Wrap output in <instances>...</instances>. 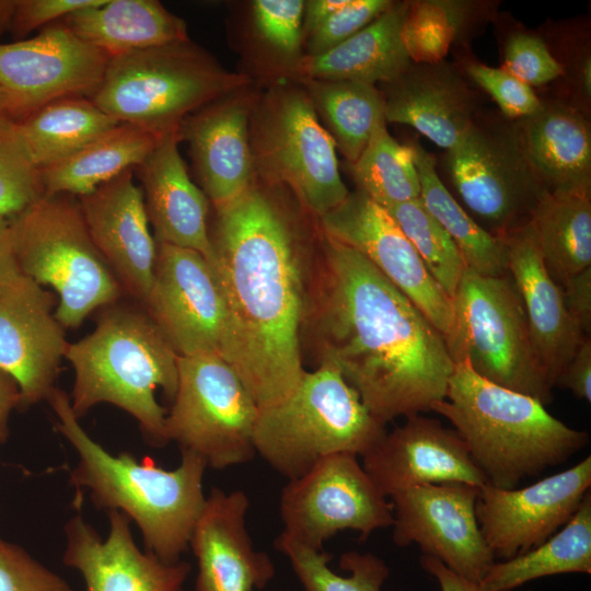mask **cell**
<instances>
[{"instance_id":"8d00e7d4","label":"cell","mask_w":591,"mask_h":591,"mask_svg":"<svg viewBox=\"0 0 591 591\" xmlns=\"http://www.w3.org/2000/svg\"><path fill=\"white\" fill-rule=\"evenodd\" d=\"M351 173L357 190L385 209L419 198L420 183L413 148L397 142L386 124L375 129L351 164Z\"/></svg>"},{"instance_id":"f5cc1de1","label":"cell","mask_w":591,"mask_h":591,"mask_svg":"<svg viewBox=\"0 0 591 591\" xmlns=\"http://www.w3.org/2000/svg\"><path fill=\"white\" fill-rule=\"evenodd\" d=\"M348 0H310L304 4L303 33L310 34Z\"/></svg>"},{"instance_id":"ac0fdd59","label":"cell","mask_w":591,"mask_h":591,"mask_svg":"<svg viewBox=\"0 0 591 591\" xmlns=\"http://www.w3.org/2000/svg\"><path fill=\"white\" fill-rule=\"evenodd\" d=\"M590 487V455L523 488L480 486L476 518L495 558L510 559L548 540L572 518Z\"/></svg>"},{"instance_id":"b9f144b4","label":"cell","mask_w":591,"mask_h":591,"mask_svg":"<svg viewBox=\"0 0 591 591\" xmlns=\"http://www.w3.org/2000/svg\"><path fill=\"white\" fill-rule=\"evenodd\" d=\"M466 70L471 79L491 96L507 118L519 120L530 117L541 112L545 105L531 86L502 67L472 62Z\"/></svg>"},{"instance_id":"7c38bea8","label":"cell","mask_w":591,"mask_h":591,"mask_svg":"<svg viewBox=\"0 0 591 591\" xmlns=\"http://www.w3.org/2000/svg\"><path fill=\"white\" fill-rule=\"evenodd\" d=\"M451 182L482 227L500 237L526 224L543 195L513 124L474 119L447 150Z\"/></svg>"},{"instance_id":"f546056e","label":"cell","mask_w":591,"mask_h":591,"mask_svg":"<svg viewBox=\"0 0 591 591\" xmlns=\"http://www.w3.org/2000/svg\"><path fill=\"white\" fill-rule=\"evenodd\" d=\"M62 21L109 58L189 39L186 23L157 0H104Z\"/></svg>"},{"instance_id":"db71d44e","label":"cell","mask_w":591,"mask_h":591,"mask_svg":"<svg viewBox=\"0 0 591 591\" xmlns=\"http://www.w3.org/2000/svg\"><path fill=\"white\" fill-rule=\"evenodd\" d=\"M16 0H0V36L11 30Z\"/></svg>"},{"instance_id":"816d5d0a","label":"cell","mask_w":591,"mask_h":591,"mask_svg":"<svg viewBox=\"0 0 591 591\" xmlns=\"http://www.w3.org/2000/svg\"><path fill=\"white\" fill-rule=\"evenodd\" d=\"M21 395L15 381L5 372L0 370V443H3L9 436V418L11 412L20 407Z\"/></svg>"},{"instance_id":"60d3db41","label":"cell","mask_w":591,"mask_h":591,"mask_svg":"<svg viewBox=\"0 0 591 591\" xmlns=\"http://www.w3.org/2000/svg\"><path fill=\"white\" fill-rule=\"evenodd\" d=\"M304 4L302 0H256L252 4L259 37L276 53L291 59L290 67L301 58Z\"/></svg>"},{"instance_id":"cb8c5ba5","label":"cell","mask_w":591,"mask_h":591,"mask_svg":"<svg viewBox=\"0 0 591 591\" xmlns=\"http://www.w3.org/2000/svg\"><path fill=\"white\" fill-rule=\"evenodd\" d=\"M250 507L243 490H210L189 546L197 559L196 591H254L275 576L265 552L254 548L246 529Z\"/></svg>"},{"instance_id":"d6986e66","label":"cell","mask_w":591,"mask_h":591,"mask_svg":"<svg viewBox=\"0 0 591 591\" xmlns=\"http://www.w3.org/2000/svg\"><path fill=\"white\" fill-rule=\"evenodd\" d=\"M56 296L22 276L0 286V370L18 384L20 407L47 399L68 347Z\"/></svg>"},{"instance_id":"f35d334b","label":"cell","mask_w":591,"mask_h":591,"mask_svg":"<svg viewBox=\"0 0 591 591\" xmlns=\"http://www.w3.org/2000/svg\"><path fill=\"white\" fill-rule=\"evenodd\" d=\"M409 240L427 270L450 299L466 268L456 245L420 198L386 209Z\"/></svg>"},{"instance_id":"8992f818","label":"cell","mask_w":591,"mask_h":591,"mask_svg":"<svg viewBox=\"0 0 591 591\" xmlns=\"http://www.w3.org/2000/svg\"><path fill=\"white\" fill-rule=\"evenodd\" d=\"M385 426L333 363L320 361L288 396L259 408L253 443L256 454L290 480L334 454L362 457L386 433Z\"/></svg>"},{"instance_id":"6da1fadb","label":"cell","mask_w":591,"mask_h":591,"mask_svg":"<svg viewBox=\"0 0 591 591\" xmlns=\"http://www.w3.org/2000/svg\"><path fill=\"white\" fill-rule=\"evenodd\" d=\"M276 190L255 177L237 199L215 209L210 232V265L228 317L222 357L259 408L288 396L305 373L304 244Z\"/></svg>"},{"instance_id":"7a4b0ae2","label":"cell","mask_w":591,"mask_h":591,"mask_svg":"<svg viewBox=\"0 0 591 591\" xmlns=\"http://www.w3.org/2000/svg\"><path fill=\"white\" fill-rule=\"evenodd\" d=\"M313 304L321 361L333 363L382 424L430 412L454 363L443 335L366 257L320 230Z\"/></svg>"},{"instance_id":"d4e9b609","label":"cell","mask_w":591,"mask_h":591,"mask_svg":"<svg viewBox=\"0 0 591 591\" xmlns=\"http://www.w3.org/2000/svg\"><path fill=\"white\" fill-rule=\"evenodd\" d=\"M507 267L521 298L530 333L551 385L589 337L568 311L563 289L548 271L530 222L505 236Z\"/></svg>"},{"instance_id":"c3c4849f","label":"cell","mask_w":591,"mask_h":591,"mask_svg":"<svg viewBox=\"0 0 591 591\" xmlns=\"http://www.w3.org/2000/svg\"><path fill=\"white\" fill-rule=\"evenodd\" d=\"M579 399L591 402V339L587 337L556 382Z\"/></svg>"},{"instance_id":"11a10c76","label":"cell","mask_w":591,"mask_h":591,"mask_svg":"<svg viewBox=\"0 0 591 591\" xmlns=\"http://www.w3.org/2000/svg\"><path fill=\"white\" fill-rule=\"evenodd\" d=\"M581 81L584 92L590 95L591 92V62L590 58L586 59L583 67L581 69Z\"/></svg>"},{"instance_id":"1f68e13d","label":"cell","mask_w":591,"mask_h":591,"mask_svg":"<svg viewBox=\"0 0 591 591\" xmlns=\"http://www.w3.org/2000/svg\"><path fill=\"white\" fill-rule=\"evenodd\" d=\"M160 137L119 123L81 149L39 170L46 195L81 197L129 169L139 166Z\"/></svg>"},{"instance_id":"2e32d148","label":"cell","mask_w":591,"mask_h":591,"mask_svg":"<svg viewBox=\"0 0 591 591\" xmlns=\"http://www.w3.org/2000/svg\"><path fill=\"white\" fill-rule=\"evenodd\" d=\"M143 308L178 356L222 357L225 303L213 269L200 253L157 243L153 280Z\"/></svg>"},{"instance_id":"ee69618b","label":"cell","mask_w":591,"mask_h":591,"mask_svg":"<svg viewBox=\"0 0 591 591\" xmlns=\"http://www.w3.org/2000/svg\"><path fill=\"white\" fill-rule=\"evenodd\" d=\"M502 68L531 88L546 84L564 73L563 65L545 42L528 33H515L508 38Z\"/></svg>"},{"instance_id":"3957f363","label":"cell","mask_w":591,"mask_h":591,"mask_svg":"<svg viewBox=\"0 0 591 591\" xmlns=\"http://www.w3.org/2000/svg\"><path fill=\"white\" fill-rule=\"evenodd\" d=\"M58 418L57 430L78 453L69 483L90 493L99 508L117 510L138 525L147 552L176 563L189 546L206 497V462L182 451L179 465L164 470L151 459L112 454L94 441L72 412L69 395L55 387L46 399Z\"/></svg>"},{"instance_id":"d590c367","label":"cell","mask_w":591,"mask_h":591,"mask_svg":"<svg viewBox=\"0 0 591 591\" xmlns=\"http://www.w3.org/2000/svg\"><path fill=\"white\" fill-rule=\"evenodd\" d=\"M308 94L336 149L352 164L375 129L386 124L383 94L375 85L358 81H297Z\"/></svg>"},{"instance_id":"ab89813d","label":"cell","mask_w":591,"mask_h":591,"mask_svg":"<svg viewBox=\"0 0 591 591\" xmlns=\"http://www.w3.org/2000/svg\"><path fill=\"white\" fill-rule=\"evenodd\" d=\"M7 126L0 128V218L9 221L45 193L39 171L9 136Z\"/></svg>"},{"instance_id":"7402d4cb","label":"cell","mask_w":591,"mask_h":591,"mask_svg":"<svg viewBox=\"0 0 591 591\" xmlns=\"http://www.w3.org/2000/svg\"><path fill=\"white\" fill-rule=\"evenodd\" d=\"M109 530L101 538L81 514L65 525L63 564L77 569L85 591H183L190 571L186 561L164 563L134 542L131 520L120 511H108Z\"/></svg>"},{"instance_id":"9f6ffc18","label":"cell","mask_w":591,"mask_h":591,"mask_svg":"<svg viewBox=\"0 0 591 591\" xmlns=\"http://www.w3.org/2000/svg\"><path fill=\"white\" fill-rule=\"evenodd\" d=\"M13 121L9 115L7 100L4 93L0 89V128H3L9 123Z\"/></svg>"},{"instance_id":"e0dca14e","label":"cell","mask_w":591,"mask_h":591,"mask_svg":"<svg viewBox=\"0 0 591 591\" xmlns=\"http://www.w3.org/2000/svg\"><path fill=\"white\" fill-rule=\"evenodd\" d=\"M318 224L324 234L366 257L443 337L447 335L452 320L451 299L385 208L356 190L320 218Z\"/></svg>"},{"instance_id":"4dcf8cb0","label":"cell","mask_w":591,"mask_h":591,"mask_svg":"<svg viewBox=\"0 0 591 591\" xmlns=\"http://www.w3.org/2000/svg\"><path fill=\"white\" fill-rule=\"evenodd\" d=\"M118 124L89 97L69 96L11 121L5 130L39 171L71 155Z\"/></svg>"},{"instance_id":"5b68a950","label":"cell","mask_w":591,"mask_h":591,"mask_svg":"<svg viewBox=\"0 0 591 591\" xmlns=\"http://www.w3.org/2000/svg\"><path fill=\"white\" fill-rule=\"evenodd\" d=\"M65 358L74 370L69 397L78 419L100 403L113 404L138 421L151 445L167 443V412L155 392L173 399L178 355L142 305L121 299L100 309L94 331L69 343Z\"/></svg>"},{"instance_id":"7dc6e473","label":"cell","mask_w":591,"mask_h":591,"mask_svg":"<svg viewBox=\"0 0 591 591\" xmlns=\"http://www.w3.org/2000/svg\"><path fill=\"white\" fill-rule=\"evenodd\" d=\"M566 306L586 336L591 331V267L567 278L561 285Z\"/></svg>"},{"instance_id":"ba28073f","label":"cell","mask_w":591,"mask_h":591,"mask_svg":"<svg viewBox=\"0 0 591 591\" xmlns=\"http://www.w3.org/2000/svg\"><path fill=\"white\" fill-rule=\"evenodd\" d=\"M9 225L20 271L55 290V316L65 328H78L126 296L90 236L78 198L44 194Z\"/></svg>"},{"instance_id":"836d02e7","label":"cell","mask_w":591,"mask_h":591,"mask_svg":"<svg viewBox=\"0 0 591 591\" xmlns=\"http://www.w3.org/2000/svg\"><path fill=\"white\" fill-rule=\"evenodd\" d=\"M561 573H591V494L572 518L534 548L495 561L479 584L487 591H511L532 580Z\"/></svg>"},{"instance_id":"e575fe53","label":"cell","mask_w":591,"mask_h":591,"mask_svg":"<svg viewBox=\"0 0 591 591\" xmlns=\"http://www.w3.org/2000/svg\"><path fill=\"white\" fill-rule=\"evenodd\" d=\"M410 146L420 183L419 198L450 235L466 267L485 276L507 275L505 237L485 230L462 208L439 177L430 152L418 143Z\"/></svg>"},{"instance_id":"277c9868","label":"cell","mask_w":591,"mask_h":591,"mask_svg":"<svg viewBox=\"0 0 591 591\" xmlns=\"http://www.w3.org/2000/svg\"><path fill=\"white\" fill-rule=\"evenodd\" d=\"M430 412L453 425L487 484L502 489L564 463L590 439L537 399L483 379L465 362L454 363L445 397Z\"/></svg>"},{"instance_id":"83f0119b","label":"cell","mask_w":591,"mask_h":591,"mask_svg":"<svg viewBox=\"0 0 591 591\" xmlns=\"http://www.w3.org/2000/svg\"><path fill=\"white\" fill-rule=\"evenodd\" d=\"M406 2L392 4L374 21L333 49L301 56L289 69L296 81H358L375 85L395 80L413 59L405 42Z\"/></svg>"},{"instance_id":"9c48e42d","label":"cell","mask_w":591,"mask_h":591,"mask_svg":"<svg viewBox=\"0 0 591 591\" xmlns=\"http://www.w3.org/2000/svg\"><path fill=\"white\" fill-rule=\"evenodd\" d=\"M451 302L444 341L453 363L465 362L494 384L549 404L553 386L509 273L485 276L466 267Z\"/></svg>"},{"instance_id":"f1b7e54d","label":"cell","mask_w":591,"mask_h":591,"mask_svg":"<svg viewBox=\"0 0 591 591\" xmlns=\"http://www.w3.org/2000/svg\"><path fill=\"white\" fill-rule=\"evenodd\" d=\"M522 152L549 193L590 190L591 131L586 116L565 104H545L513 124Z\"/></svg>"},{"instance_id":"f6af8a7d","label":"cell","mask_w":591,"mask_h":591,"mask_svg":"<svg viewBox=\"0 0 591 591\" xmlns=\"http://www.w3.org/2000/svg\"><path fill=\"white\" fill-rule=\"evenodd\" d=\"M0 591H71L58 575L20 546L0 538Z\"/></svg>"},{"instance_id":"681fc988","label":"cell","mask_w":591,"mask_h":591,"mask_svg":"<svg viewBox=\"0 0 591 591\" xmlns=\"http://www.w3.org/2000/svg\"><path fill=\"white\" fill-rule=\"evenodd\" d=\"M420 565L426 572L434 578L440 587V591H487L478 582L456 575L433 557L422 555L420 557Z\"/></svg>"},{"instance_id":"9a60e30c","label":"cell","mask_w":591,"mask_h":591,"mask_svg":"<svg viewBox=\"0 0 591 591\" xmlns=\"http://www.w3.org/2000/svg\"><path fill=\"white\" fill-rule=\"evenodd\" d=\"M108 60L63 23L28 39L0 44V89L11 119L21 120L59 99H91Z\"/></svg>"},{"instance_id":"4fadbf2b","label":"cell","mask_w":591,"mask_h":591,"mask_svg":"<svg viewBox=\"0 0 591 591\" xmlns=\"http://www.w3.org/2000/svg\"><path fill=\"white\" fill-rule=\"evenodd\" d=\"M279 512L281 533L317 551L341 531H356L364 541L393 523L390 499L351 453L327 456L290 479L282 488Z\"/></svg>"},{"instance_id":"7bdbcfd3","label":"cell","mask_w":591,"mask_h":591,"mask_svg":"<svg viewBox=\"0 0 591 591\" xmlns=\"http://www.w3.org/2000/svg\"><path fill=\"white\" fill-rule=\"evenodd\" d=\"M392 2L390 0H348L343 8L306 35L305 55H320L344 43L380 16Z\"/></svg>"},{"instance_id":"bcb514c9","label":"cell","mask_w":591,"mask_h":591,"mask_svg":"<svg viewBox=\"0 0 591 591\" xmlns=\"http://www.w3.org/2000/svg\"><path fill=\"white\" fill-rule=\"evenodd\" d=\"M104 0H16L11 31L19 37Z\"/></svg>"},{"instance_id":"5bb4252c","label":"cell","mask_w":591,"mask_h":591,"mask_svg":"<svg viewBox=\"0 0 591 591\" xmlns=\"http://www.w3.org/2000/svg\"><path fill=\"white\" fill-rule=\"evenodd\" d=\"M479 487L463 482L421 484L389 497L393 542L416 544L456 575L478 582L496 558L476 518Z\"/></svg>"},{"instance_id":"484cf974","label":"cell","mask_w":591,"mask_h":591,"mask_svg":"<svg viewBox=\"0 0 591 591\" xmlns=\"http://www.w3.org/2000/svg\"><path fill=\"white\" fill-rule=\"evenodd\" d=\"M178 131L161 136L135 169L157 243L194 250L210 264L209 199L190 179L179 154Z\"/></svg>"},{"instance_id":"30bf717a","label":"cell","mask_w":591,"mask_h":591,"mask_svg":"<svg viewBox=\"0 0 591 591\" xmlns=\"http://www.w3.org/2000/svg\"><path fill=\"white\" fill-rule=\"evenodd\" d=\"M250 146L255 177L288 189L317 220L350 193L339 174L335 142L300 83L277 84L255 96Z\"/></svg>"},{"instance_id":"44dd1931","label":"cell","mask_w":591,"mask_h":591,"mask_svg":"<svg viewBox=\"0 0 591 591\" xmlns=\"http://www.w3.org/2000/svg\"><path fill=\"white\" fill-rule=\"evenodd\" d=\"M361 459L364 471L387 498L421 484H487L460 434L420 414L406 417L402 426L386 431Z\"/></svg>"},{"instance_id":"d6a6232c","label":"cell","mask_w":591,"mask_h":591,"mask_svg":"<svg viewBox=\"0 0 591 591\" xmlns=\"http://www.w3.org/2000/svg\"><path fill=\"white\" fill-rule=\"evenodd\" d=\"M529 222L538 252L559 285L591 267L590 190L544 192Z\"/></svg>"},{"instance_id":"603a6c76","label":"cell","mask_w":591,"mask_h":591,"mask_svg":"<svg viewBox=\"0 0 591 591\" xmlns=\"http://www.w3.org/2000/svg\"><path fill=\"white\" fill-rule=\"evenodd\" d=\"M255 94L248 86L222 96L188 116L179 139L189 144L202 192L215 209L237 199L255 178L250 117Z\"/></svg>"},{"instance_id":"74e56055","label":"cell","mask_w":591,"mask_h":591,"mask_svg":"<svg viewBox=\"0 0 591 591\" xmlns=\"http://www.w3.org/2000/svg\"><path fill=\"white\" fill-rule=\"evenodd\" d=\"M274 545L289 559L304 591H381L390 575L385 561L372 553L341 554L339 566L349 575L340 576L328 567L332 555L324 549L311 548L282 533Z\"/></svg>"},{"instance_id":"4316f807","label":"cell","mask_w":591,"mask_h":591,"mask_svg":"<svg viewBox=\"0 0 591 591\" xmlns=\"http://www.w3.org/2000/svg\"><path fill=\"white\" fill-rule=\"evenodd\" d=\"M386 123L408 125L449 150L475 119L474 97L457 70L443 61L412 62L382 92Z\"/></svg>"},{"instance_id":"ffe728a7","label":"cell","mask_w":591,"mask_h":591,"mask_svg":"<svg viewBox=\"0 0 591 591\" xmlns=\"http://www.w3.org/2000/svg\"><path fill=\"white\" fill-rule=\"evenodd\" d=\"M134 171L123 172L78 201L92 241L125 294L144 306L154 275L157 242Z\"/></svg>"},{"instance_id":"8fae6325","label":"cell","mask_w":591,"mask_h":591,"mask_svg":"<svg viewBox=\"0 0 591 591\" xmlns=\"http://www.w3.org/2000/svg\"><path fill=\"white\" fill-rule=\"evenodd\" d=\"M177 375L165 417L167 442L215 470L253 460L259 407L232 366L218 354L178 356Z\"/></svg>"},{"instance_id":"52a82bcc","label":"cell","mask_w":591,"mask_h":591,"mask_svg":"<svg viewBox=\"0 0 591 591\" xmlns=\"http://www.w3.org/2000/svg\"><path fill=\"white\" fill-rule=\"evenodd\" d=\"M248 76L224 69L190 39L111 57L90 99L118 123L157 137L211 102L247 88Z\"/></svg>"},{"instance_id":"f907efd6","label":"cell","mask_w":591,"mask_h":591,"mask_svg":"<svg viewBox=\"0 0 591 591\" xmlns=\"http://www.w3.org/2000/svg\"><path fill=\"white\" fill-rule=\"evenodd\" d=\"M22 276L14 255L9 221L0 218V286L14 282Z\"/></svg>"}]
</instances>
